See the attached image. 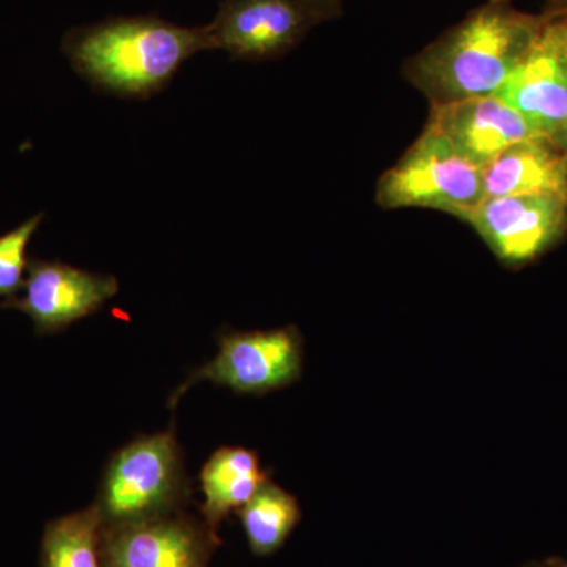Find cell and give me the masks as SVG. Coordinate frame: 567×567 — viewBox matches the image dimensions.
<instances>
[{"label": "cell", "instance_id": "6da1fadb", "mask_svg": "<svg viewBox=\"0 0 567 567\" xmlns=\"http://www.w3.org/2000/svg\"><path fill=\"white\" fill-rule=\"evenodd\" d=\"M550 13L488 0L405 62L404 78L431 106L495 95L520 65Z\"/></svg>", "mask_w": 567, "mask_h": 567}, {"label": "cell", "instance_id": "7a4b0ae2", "mask_svg": "<svg viewBox=\"0 0 567 567\" xmlns=\"http://www.w3.org/2000/svg\"><path fill=\"white\" fill-rule=\"evenodd\" d=\"M62 50L96 91L148 100L169 85L183 63L213 48L207 25L182 28L145 14L71 29Z\"/></svg>", "mask_w": 567, "mask_h": 567}, {"label": "cell", "instance_id": "3957f363", "mask_svg": "<svg viewBox=\"0 0 567 567\" xmlns=\"http://www.w3.org/2000/svg\"><path fill=\"white\" fill-rule=\"evenodd\" d=\"M189 488L174 431L140 436L114 454L99 499L103 527H122L182 513Z\"/></svg>", "mask_w": 567, "mask_h": 567}, {"label": "cell", "instance_id": "277c9868", "mask_svg": "<svg viewBox=\"0 0 567 567\" xmlns=\"http://www.w3.org/2000/svg\"><path fill=\"white\" fill-rule=\"evenodd\" d=\"M377 204L388 210L429 208L468 221L486 197L483 171L457 155L431 123L377 185Z\"/></svg>", "mask_w": 567, "mask_h": 567}, {"label": "cell", "instance_id": "5b68a950", "mask_svg": "<svg viewBox=\"0 0 567 567\" xmlns=\"http://www.w3.org/2000/svg\"><path fill=\"white\" fill-rule=\"evenodd\" d=\"M219 352L175 388L174 409L199 382L230 388L238 394H267L292 385L303 374V336L295 327L267 331H230L219 336Z\"/></svg>", "mask_w": 567, "mask_h": 567}, {"label": "cell", "instance_id": "8992f818", "mask_svg": "<svg viewBox=\"0 0 567 567\" xmlns=\"http://www.w3.org/2000/svg\"><path fill=\"white\" fill-rule=\"evenodd\" d=\"M466 223L499 262L525 267L565 240L567 196L537 193L488 197Z\"/></svg>", "mask_w": 567, "mask_h": 567}, {"label": "cell", "instance_id": "52a82bcc", "mask_svg": "<svg viewBox=\"0 0 567 567\" xmlns=\"http://www.w3.org/2000/svg\"><path fill=\"white\" fill-rule=\"evenodd\" d=\"M495 95L517 111L539 136L567 152L565 18L550 13L539 39Z\"/></svg>", "mask_w": 567, "mask_h": 567}, {"label": "cell", "instance_id": "ba28073f", "mask_svg": "<svg viewBox=\"0 0 567 567\" xmlns=\"http://www.w3.org/2000/svg\"><path fill=\"white\" fill-rule=\"evenodd\" d=\"M323 18L305 0H221L207 25L213 50L260 62L293 50Z\"/></svg>", "mask_w": 567, "mask_h": 567}, {"label": "cell", "instance_id": "9c48e42d", "mask_svg": "<svg viewBox=\"0 0 567 567\" xmlns=\"http://www.w3.org/2000/svg\"><path fill=\"white\" fill-rule=\"evenodd\" d=\"M24 295L3 301L31 317L39 334L66 330L70 324L95 315L118 292L111 275L91 274L59 260H29Z\"/></svg>", "mask_w": 567, "mask_h": 567}, {"label": "cell", "instance_id": "30bf717a", "mask_svg": "<svg viewBox=\"0 0 567 567\" xmlns=\"http://www.w3.org/2000/svg\"><path fill=\"white\" fill-rule=\"evenodd\" d=\"M221 544L204 522L183 513L122 527H103V567H208Z\"/></svg>", "mask_w": 567, "mask_h": 567}, {"label": "cell", "instance_id": "8fae6325", "mask_svg": "<svg viewBox=\"0 0 567 567\" xmlns=\"http://www.w3.org/2000/svg\"><path fill=\"white\" fill-rule=\"evenodd\" d=\"M458 156L484 171L517 142L539 136L509 104L496 95L431 106L429 121Z\"/></svg>", "mask_w": 567, "mask_h": 567}, {"label": "cell", "instance_id": "7c38bea8", "mask_svg": "<svg viewBox=\"0 0 567 567\" xmlns=\"http://www.w3.org/2000/svg\"><path fill=\"white\" fill-rule=\"evenodd\" d=\"M486 197L550 193L567 196V152L543 136L506 148L483 171Z\"/></svg>", "mask_w": 567, "mask_h": 567}, {"label": "cell", "instance_id": "4fadbf2b", "mask_svg": "<svg viewBox=\"0 0 567 567\" xmlns=\"http://www.w3.org/2000/svg\"><path fill=\"white\" fill-rule=\"evenodd\" d=\"M267 481L256 451L230 446L215 451L200 473L205 496L200 513L213 535H218L224 518L238 513Z\"/></svg>", "mask_w": 567, "mask_h": 567}, {"label": "cell", "instance_id": "5bb4252c", "mask_svg": "<svg viewBox=\"0 0 567 567\" xmlns=\"http://www.w3.org/2000/svg\"><path fill=\"white\" fill-rule=\"evenodd\" d=\"M238 514L249 548L257 557H268L279 550L301 520L297 498L270 480Z\"/></svg>", "mask_w": 567, "mask_h": 567}, {"label": "cell", "instance_id": "9a60e30c", "mask_svg": "<svg viewBox=\"0 0 567 567\" xmlns=\"http://www.w3.org/2000/svg\"><path fill=\"white\" fill-rule=\"evenodd\" d=\"M102 529L95 505L50 522L41 539V567H103Z\"/></svg>", "mask_w": 567, "mask_h": 567}, {"label": "cell", "instance_id": "2e32d148", "mask_svg": "<svg viewBox=\"0 0 567 567\" xmlns=\"http://www.w3.org/2000/svg\"><path fill=\"white\" fill-rule=\"evenodd\" d=\"M43 213L32 216L17 229L0 235V297L10 300L24 287L28 270V246L43 221Z\"/></svg>", "mask_w": 567, "mask_h": 567}, {"label": "cell", "instance_id": "e0dca14e", "mask_svg": "<svg viewBox=\"0 0 567 567\" xmlns=\"http://www.w3.org/2000/svg\"><path fill=\"white\" fill-rule=\"evenodd\" d=\"M323 18V21L339 17L342 10V0H305Z\"/></svg>", "mask_w": 567, "mask_h": 567}, {"label": "cell", "instance_id": "ac0fdd59", "mask_svg": "<svg viewBox=\"0 0 567 567\" xmlns=\"http://www.w3.org/2000/svg\"><path fill=\"white\" fill-rule=\"evenodd\" d=\"M524 567H567V559L551 557L546 559H539V561L529 563V565Z\"/></svg>", "mask_w": 567, "mask_h": 567}, {"label": "cell", "instance_id": "d6986e66", "mask_svg": "<svg viewBox=\"0 0 567 567\" xmlns=\"http://www.w3.org/2000/svg\"><path fill=\"white\" fill-rule=\"evenodd\" d=\"M546 10L558 17H567V0H550L547 2Z\"/></svg>", "mask_w": 567, "mask_h": 567}, {"label": "cell", "instance_id": "ffe728a7", "mask_svg": "<svg viewBox=\"0 0 567 567\" xmlns=\"http://www.w3.org/2000/svg\"><path fill=\"white\" fill-rule=\"evenodd\" d=\"M565 18V21H566V50H567V17H563Z\"/></svg>", "mask_w": 567, "mask_h": 567}, {"label": "cell", "instance_id": "44dd1931", "mask_svg": "<svg viewBox=\"0 0 567 567\" xmlns=\"http://www.w3.org/2000/svg\"><path fill=\"white\" fill-rule=\"evenodd\" d=\"M547 2H550V0H547Z\"/></svg>", "mask_w": 567, "mask_h": 567}]
</instances>
